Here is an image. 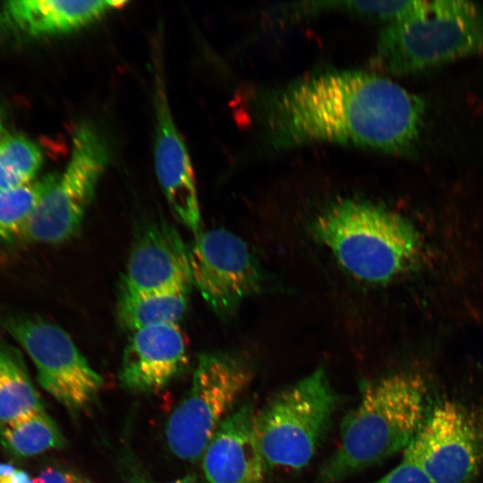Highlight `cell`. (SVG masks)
<instances>
[{
	"mask_svg": "<svg viewBox=\"0 0 483 483\" xmlns=\"http://www.w3.org/2000/svg\"><path fill=\"white\" fill-rule=\"evenodd\" d=\"M425 101L392 80L362 71L299 79L260 101L262 128L284 148L329 142L407 155L416 147Z\"/></svg>",
	"mask_w": 483,
	"mask_h": 483,
	"instance_id": "1",
	"label": "cell"
},
{
	"mask_svg": "<svg viewBox=\"0 0 483 483\" xmlns=\"http://www.w3.org/2000/svg\"><path fill=\"white\" fill-rule=\"evenodd\" d=\"M425 386L419 376L410 372L368 384L343 418L339 445L314 483H339L405 450L425 417Z\"/></svg>",
	"mask_w": 483,
	"mask_h": 483,
	"instance_id": "2",
	"label": "cell"
},
{
	"mask_svg": "<svg viewBox=\"0 0 483 483\" xmlns=\"http://www.w3.org/2000/svg\"><path fill=\"white\" fill-rule=\"evenodd\" d=\"M312 231L349 274L370 284L397 279L418 265L421 253L412 224L369 200L334 202L316 217Z\"/></svg>",
	"mask_w": 483,
	"mask_h": 483,
	"instance_id": "3",
	"label": "cell"
},
{
	"mask_svg": "<svg viewBox=\"0 0 483 483\" xmlns=\"http://www.w3.org/2000/svg\"><path fill=\"white\" fill-rule=\"evenodd\" d=\"M477 55H483L482 7L466 0H419L381 30L376 62L400 75Z\"/></svg>",
	"mask_w": 483,
	"mask_h": 483,
	"instance_id": "4",
	"label": "cell"
},
{
	"mask_svg": "<svg viewBox=\"0 0 483 483\" xmlns=\"http://www.w3.org/2000/svg\"><path fill=\"white\" fill-rule=\"evenodd\" d=\"M337 405L338 396L323 368L273 395L255 416L267 470L307 466L329 430Z\"/></svg>",
	"mask_w": 483,
	"mask_h": 483,
	"instance_id": "5",
	"label": "cell"
},
{
	"mask_svg": "<svg viewBox=\"0 0 483 483\" xmlns=\"http://www.w3.org/2000/svg\"><path fill=\"white\" fill-rule=\"evenodd\" d=\"M252 377L250 365L238 355L201 353L191 387L167 422L165 436L172 453L182 460H199Z\"/></svg>",
	"mask_w": 483,
	"mask_h": 483,
	"instance_id": "6",
	"label": "cell"
},
{
	"mask_svg": "<svg viewBox=\"0 0 483 483\" xmlns=\"http://www.w3.org/2000/svg\"><path fill=\"white\" fill-rule=\"evenodd\" d=\"M108 161L109 148L102 134L91 123H80L72 135L64 172L40 200L20 239L55 244L72 237L80 227Z\"/></svg>",
	"mask_w": 483,
	"mask_h": 483,
	"instance_id": "7",
	"label": "cell"
},
{
	"mask_svg": "<svg viewBox=\"0 0 483 483\" xmlns=\"http://www.w3.org/2000/svg\"><path fill=\"white\" fill-rule=\"evenodd\" d=\"M0 323L32 360L41 386L69 411L91 405L103 386L70 335L38 318L7 316Z\"/></svg>",
	"mask_w": 483,
	"mask_h": 483,
	"instance_id": "8",
	"label": "cell"
},
{
	"mask_svg": "<svg viewBox=\"0 0 483 483\" xmlns=\"http://www.w3.org/2000/svg\"><path fill=\"white\" fill-rule=\"evenodd\" d=\"M403 458L432 483H472L483 468V423L464 405L441 402L424 417Z\"/></svg>",
	"mask_w": 483,
	"mask_h": 483,
	"instance_id": "9",
	"label": "cell"
},
{
	"mask_svg": "<svg viewBox=\"0 0 483 483\" xmlns=\"http://www.w3.org/2000/svg\"><path fill=\"white\" fill-rule=\"evenodd\" d=\"M191 283L220 318L232 317L264 284L261 267L246 242L216 228L200 232L189 249Z\"/></svg>",
	"mask_w": 483,
	"mask_h": 483,
	"instance_id": "10",
	"label": "cell"
},
{
	"mask_svg": "<svg viewBox=\"0 0 483 483\" xmlns=\"http://www.w3.org/2000/svg\"><path fill=\"white\" fill-rule=\"evenodd\" d=\"M154 104L157 177L172 211L196 236L201 232V218L194 174L188 150L173 118L158 62L155 69Z\"/></svg>",
	"mask_w": 483,
	"mask_h": 483,
	"instance_id": "11",
	"label": "cell"
},
{
	"mask_svg": "<svg viewBox=\"0 0 483 483\" xmlns=\"http://www.w3.org/2000/svg\"><path fill=\"white\" fill-rule=\"evenodd\" d=\"M122 284L140 292L191 290L189 249L172 225L147 222L138 231Z\"/></svg>",
	"mask_w": 483,
	"mask_h": 483,
	"instance_id": "12",
	"label": "cell"
},
{
	"mask_svg": "<svg viewBox=\"0 0 483 483\" xmlns=\"http://www.w3.org/2000/svg\"><path fill=\"white\" fill-rule=\"evenodd\" d=\"M187 364L186 343L178 324L150 326L131 333L119 379L130 391L153 393L177 378Z\"/></svg>",
	"mask_w": 483,
	"mask_h": 483,
	"instance_id": "13",
	"label": "cell"
},
{
	"mask_svg": "<svg viewBox=\"0 0 483 483\" xmlns=\"http://www.w3.org/2000/svg\"><path fill=\"white\" fill-rule=\"evenodd\" d=\"M256 411L244 402L222 421L203 453L208 483H263L267 468L255 433Z\"/></svg>",
	"mask_w": 483,
	"mask_h": 483,
	"instance_id": "14",
	"label": "cell"
},
{
	"mask_svg": "<svg viewBox=\"0 0 483 483\" xmlns=\"http://www.w3.org/2000/svg\"><path fill=\"white\" fill-rule=\"evenodd\" d=\"M124 4V1L18 0L5 3L3 14L17 30L41 37L79 30Z\"/></svg>",
	"mask_w": 483,
	"mask_h": 483,
	"instance_id": "15",
	"label": "cell"
},
{
	"mask_svg": "<svg viewBox=\"0 0 483 483\" xmlns=\"http://www.w3.org/2000/svg\"><path fill=\"white\" fill-rule=\"evenodd\" d=\"M189 292L183 288L140 292L121 284L118 320L131 333L150 326L177 324L187 310Z\"/></svg>",
	"mask_w": 483,
	"mask_h": 483,
	"instance_id": "16",
	"label": "cell"
},
{
	"mask_svg": "<svg viewBox=\"0 0 483 483\" xmlns=\"http://www.w3.org/2000/svg\"><path fill=\"white\" fill-rule=\"evenodd\" d=\"M43 410L22 354L0 340V424Z\"/></svg>",
	"mask_w": 483,
	"mask_h": 483,
	"instance_id": "17",
	"label": "cell"
},
{
	"mask_svg": "<svg viewBox=\"0 0 483 483\" xmlns=\"http://www.w3.org/2000/svg\"><path fill=\"white\" fill-rule=\"evenodd\" d=\"M0 444L10 455L24 459L62 448L64 438L45 410L0 424Z\"/></svg>",
	"mask_w": 483,
	"mask_h": 483,
	"instance_id": "18",
	"label": "cell"
},
{
	"mask_svg": "<svg viewBox=\"0 0 483 483\" xmlns=\"http://www.w3.org/2000/svg\"><path fill=\"white\" fill-rule=\"evenodd\" d=\"M58 177L48 174L20 188L0 190V240L20 239L28 220Z\"/></svg>",
	"mask_w": 483,
	"mask_h": 483,
	"instance_id": "19",
	"label": "cell"
},
{
	"mask_svg": "<svg viewBox=\"0 0 483 483\" xmlns=\"http://www.w3.org/2000/svg\"><path fill=\"white\" fill-rule=\"evenodd\" d=\"M43 163L39 146L18 134L0 140V190H11L32 182Z\"/></svg>",
	"mask_w": 483,
	"mask_h": 483,
	"instance_id": "20",
	"label": "cell"
},
{
	"mask_svg": "<svg viewBox=\"0 0 483 483\" xmlns=\"http://www.w3.org/2000/svg\"><path fill=\"white\" fill-rule=\"evenodd\" d=\"M419 0L412 1H347L323 3L326 7L342 10L363 16L380 19L389 22L400 20L408 15L418 4Z\"/></svg>",
	"mask_w": 483,
	"mask_h": 483,
	"instance_id": "21",
	"label": "cell"
},
{
	"mask_svg": "<svg viewBox=\"0 0 483 483\" xmlns=\"http://www.w3.org/2000/svg\"><path fill=\"white\" fill-rule=\"evenodd\" d=\"M371 483H432L424 470L404 458L393 470Z\"/></svg>",
	"mask_w": 483,
	"mask_h": 483,
	"instance_id": "22",
	"label": "cell"
},
{
	"mask_svg": "<svg viewBox=\"0 0 483 483\" xmlns=\"http://www.w3.org/2000/svg\"><path fill=\"white\" fill-rule=\"evenodd\" d=\"M35 483H90L76 474L55 467H47L35 479Z\"/></svg>",
	"mask_w": 483,
	"mask_h": 483,
	"instance_id": "23",
	"label": "cell"
},
{
	"mask_svg": "<svg viewBox=\"0 0 483 483\" xmlns=\"http://www.w3.org/2000/svg\"><path fill=\"white\" fill-rule=\"evenodd\" d=\"M0 483H35L28 472L13 465L0 476Z\"/></svg>",
	"mask_w": 483,
	"mask_h": 483,
	"instance_id": "24",
	"label": "cell"
},
{
	"mask_svg": "<svg viewBox=\"0 0 483 483\" xmlns=\"http://www.w3.org/2000/svg\"><path fill=\"white\" fill-rule=\"evenodd\" d=\"M166 483H196V478L194 475L188 474L182 478Z\"/></svg>",
	"mask_w": 483,
	"mask_h": 483,
	"instance_id": "25",
	"label": "cell"
},
{
	"mask_svg": "<svg viewBox=\"0 0 483 483\" xmlns=\"http://www.w3.org/2000/svg\"><path fill=\"white\" fill-rule=\"evenodd\" d=\"M2 131H3V120H2L1 114H0V136L2 134Z\"/></svg>",
	"mask_w": 483,
	"mask_h": 483,
	"instance_id": "26",
	"label": "cell"
}]
</instances>
